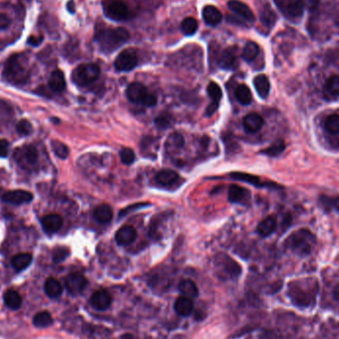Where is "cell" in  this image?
Returning a JSON list of instances; mask_svg holds the SVG:
<instances>
[{
	"instance_id": "obj_13",
	"label": "cell",
	"mask_w": 339,
	"mask_h": 339,
	"mask_svg": "<svg viewBox=\"0 0 339 339\" xmlns=\"http://www.w3.org/2000/svg\"><path fill=\"white\" fill-rule=\"evenodd\" d=\"M33 193L27 190L16 189V190H9L4 193L2 199L5 202L19 205L23 203H29L33 199Z\"/></svg>"
},
{
	"instance_id": "obj_41",
	"label": "cell",
	"mask_w": 339,
	"mask_h": 339,
	"mask_svg": "<svg viewBox=\"0 0 339 339\" xmlns=\"http://www.w3.org/2000/svg\"><path fill=\"white\" fill-rule=\"evenodd\" d=\"M285 148H286V143L283 140H278L275 143H273L270 147L263 150L261 153L270 157H276V156H279L285 150Z\"/></svg>"
},
{
	"instance_id": "obj_18",
	"label": "cell",
	"mask_w": 339,
	"mask_h": 339,
	"mask_svg": "<svg viewBox=\"0 0 339 339\" xmlns=\"http://www.w3.org/2000/svg\"><path fill=\"white\" fill-rule=\"evenodd\" d=\"M41 223L45 232L55 233L61 229L63 219L59 214H48L42 218Z\"/></svg>"
},
{
	"instance_id": "obj_24",
	"label": "cell",
	"mask_w": 339,
	"mask_h": 339,
	"mask_svg": "<svg viewBox=\"0 0 339 339\" xmlns=\"http://www.w3.org/2000/svg\"><path fill=\"white\" fill-rule=\"evenodd\" d=\"M174 308L178 314L182 316H188L193 310V302L191 299L182 296L176 300Z\"/></svg>"
},
{
	"instance_id": "obj_26",
	"label": "cell",
	"mask_w": 339,
	"mask_h": 339,
	"mask_svg": "<svg viewBox=\"0 0 339 339\" xmlns=\"http://www.w3.org/2000/svg\"><path fill=\"white\" fill-rule=\"evenodd\" d=\"M49 86L55 92H61L66 87V78L62 71L56 70L52 73L49 79Z\"/></svg>"
},
{
	"instance_id": "obj_16",
	"label": "cell",
	"mask_w": 339,
	"mask_h": 339,
	"mask_svg": "<svg viewBox=\"0 0 339 339\" xmlns=\"http://www.w3.org/2000/svg\"><path fill=\"white\" fill-rule=\"evenodd\" d=\"M228 7L233 13L237 14V16L242 18L244 21L249 23L254 22L255 16L252 10L245 3L239 1V0H230L228 2Z\"/></svg>"
},
{
	"instance_id": "obj_37",
	"label": "cell",
	"mask_w": 339,
	"mask_h": 339,
	"mask_svg": "<svg viewBox=\"0 0 339 339\" xmlns=\"http://www.w3.org/2000/svg\"><path fill=\"white\" fill-rule=\"evenodd\" d=\"M259 46L254 43V42H248L246 44V46L244 47L243 49V52H242V58L243 60H245L246 62H252L254 61L257 56L259 55Z\"/></svg>"
},
{
	"instance_id": "obj_15",
	"label": "cell",
	"mask_w": 339,
	"mask_h": 339,
	"mask_svg": "<svg viewBox=\"0 0 339 339\" xmlns=\"http://www.w3.org/2000/svg\"><path fill=\"white\" fill-rule=\"evenodd\" d=\"M216 266L221 267L225 274L231 277H237L241 273V268L239 265L227 255L216 256Z\"/></svg>"
},
{
	"instance_id": "obj_2",
	"label": "cell",
	"mask_w": 339,
	"mask_h": 339,
	"mask_svg": "<svg viewBox=\"0 0 339 339\" xmlns=\"http://www.w3.org/2000/svg\"><path fill=\"white\" fill-rule=\"evenodd\" d=\"M130 35L129 32L122 27L98 29L95 33V40L103 53L109 54L125 44Z\"/></svg>"
},
{
	"instance_id": "obj_9",
	"label": "cell",
	"mask_w": 339,
	"mask_h": 339,
	"mask_svg": "<svg viewBox=\"0 0 339 339\" xmlns=\"http://www.w3.org/2000/svg\"><path fill=\"white\" fill-rule=\"evenodd\" d=\"M14 159L20 167L31 169L38 161V152L34 146L24 145L15 150Z\"/></svg>"
},
{
	"instance_id": "obj_46",
	"label": "cell",
	"mask_w": 339,
	"mask_h": 339,
	"mask_svg": "<svg viewBox=\"0 0 339 339\" xmlns=\"http://www.w3.org/2000/svg\"><path fill=\"white\" fill-rule=\"evenodd\" d=\"M68 255H69V251L66 248H57L53 254V260L56 263H60L64 261Z\"/></svg>"
},
{
	"instance_id": "obj_48",
	"label": "cell",
	"mask_w": 339,
	"mask_h": 339,
	"mask_svg": "<svg viewBox=\"0 0 339 339\" xmlns=\"http://www.w3.org/2000/svg\"><path fill=\"white\" fill-rule=\"evenodd\" d=\"M11 24L10 18L3 13H0V30L7 29Z\"/></svg>"
},
{
	"instance_id": "obj_20",
	"label": "cell",
	"mask_w": 339,
	"mask_h": 339,
	"mask_svg": "<svg viewBox=\"0 0 339 339\" xmlns=\"http://www.w3.org/2000/svg\"><path fill=\"white\" fill-rule=\"evenodd\" d=\"M264 125V119L257 113H250L243 119V127L247 133H256Z\"/></svg>"
},
{
	"instance_id": "obj_32",
	"label": "cell",
	"mask_w": 339,
	"mask_h": 339,
	"mask_svg": "<svg viewBox=\"0 0 339 339\" xmlns=\"http://www.w3.org/2000/svg\"><path fill=\"white\" fill-rule=\"evenodd\" d=\"M180 293L187 298L194 299L198 297V288L191 280H183L179 285Z\"/></svg>"
},
{
	"instance_id": "obj_17",
	"label": "cell",
	"mask_w": 339,
	"mask_h": 339,
	"mask_svg": "<svg viewBox=\"0 0 339 339\" xmlns=\"http://www.w3.org/2000/svg\"><path fill=\"white\" fill-rule=\"evenodd\" d=\"M112 302L111 295L105 290H98L94 292L90 298V303L92 307L97 310L107 309Z\"/></svg>"
},
{
	"instance_id": "obj_43",
	"label": "cell",
	"mask_w": 339,
	"mask_h": 339,
	"mask_svg": "<svg viewBox=\"0 0 339 339\" xmlns=\"http://www.w3.org/2000/svg\"><path fill=\"white\" fill-rule=\"evenodd\" d=\"M326 89L332 95H339V75H332L326 81Z\"/></svg>"
},
{
	"instance_id": "obj_11",
	"label": "cell",
	"mask_w": 339,
	"mask_h": 339,
	"mask_svg": "<svg viewBox=\"0 0 339 339\" xmlns=\"http://www.w3.org/2000/svg\"><path fill=\"white\" fill-rule=\"evenodd\" d=\"M87 283L88 282L86 278L79 273H72L65 279L66 288L68 292L73 296H76L82 293L86 288Z\"/></svg>"
},
{
	"instance_id": "obj_49",
	"label": "cell",
	"mask_w": 339,
	"mask_h": 339,
	"mask_svg": "<svg viewBox=\"0 0 339 339\" xmlns=\"http://www.w3.org/2000/svg\"><path fill=\"white\" fill-rule=\"evenodd\" d=\"M43 42V37H35V36H31L29 37L27 43L33 47H37L39 45H41V43Z\"/></svg>"
},
{
	"instance_id": "obj_35",
	"label": "cell",
	"mask_w": 339,
	"mask_h": 339,
	"mask_svg": "<svg viewBox=\"0 0 339 339\" xmlns=\"http://www.w3.org/2000/svg\"><path fill=\"white\" fill-rule=\"evenodd\" d=\"M236 99L243 105H249L252 101V93L246 84H240L234 91Z\"/></svg>"
},
{
	"instance_id": "obj_7",
	"label": "cell",
	"mask_w": 339,
	"mask_h": 339,
	"mask_svg": "<svg viewBox=\"0 0 339 339\" xmlns=\"http://www.w3.org/2000/svg\"><path fill=\"white\" fill-rule=\"evenodd\" d=\"M104 13L107 18L113 21H125L133 17V12L129 5L122 0H115L109 3L105 7Z\"/></svg>"
},
{
	"instance_id": "obj_22",
	"label": "cell",
	"mask_w": 339,
	"mask_h": 339,
	"mask_svg": "<svg viewBox=\"0 0 339 339\" xmlns=\"http://www.w3.org/2000/svg\"><path fill=\"white\" fill-rule=\"evenodd\" d=\"M202 17L205 23L209 26H216L222 20L221 12L212 5H207L202 9Z\"/></svg>"
},
{
	"instance_id": "obj_55",
	"label": "cell",
	"mask_w": 339,
	"mask_h": 339,
	"mask_svg": "<svg viewBox=\"0 0 339 339\" xmlns=\"http://www.w3.org/2000/svg\"><path fill=\"white\" fill-rule=\"evenodd\" d=\"M67 8H68V11L70 13H75V2L73 1V0H71V1L68 2Z\"/></svg>"
},
{
	"instance_id": "obj_38",
	"label": "cell",
	"mask_w": 339,
	"mask_h": 339,
	"mask_svg": "<svg viewBox=\"0 0 339 339\" xmlns=\"http://www.w3.org/2000/svg\"><path fill=\"white\" fill-rule=\"evenodd\" d=\"M260 19H261V22L263 23V25L267 26L268 28H271L275 25L277 17H276L275 12L271 9V7L269 5H267L263 8L261 15H260Z\"/></svg>"
},
{
	"instance_id": "obj_4",
	"label": "cell",
	"mask_w": 339,
	"mask_h": 339,
	"mask_svg": "<svg viewBox=\"0 0 339 339\" xmlns=\"http://www.w3.org/2000/svg\"><path fill=\"white\" fill-rule=\"evenodd\" d=\"M316 292L317 287H314L307 291L303 288L302 281H297L290 284L288 295L297 306L307 307L313 303Z\"/></svg>"
},
{
	"instance_id": "obj_14",
	"label": "cell",
	"mask_w": 339,
	"mask_h": 339,
	"mask_svg": "<svg viewBox=\"0 0 339 339\" xmlns=\"http://www.w3.org/2000/svg\"><path fill=\"white\" fill-rule=\"evenodd\" d=\"M207 94L211 98V103L207 106L206 111H205V114L207 116H210V115L213 114V113L218 108L219 102H220L221 97H222V90H221L220 86L217 83L211 81L207 85Z\"/></svg>"
},
{
	"instance_id": "obj_23",
	"label": "cell",
	"mask_w": 339,
	"mask_h": 339,
	"mask_svg": "<svg viewBox=\"0 0 339 339\" xmlns=\"http://www.w3.org/2000/svg\"><path fill=\"white\" fill-rule=\"evenodd\" d=\"M277 228V218L274 215H270L262 220L257 226V232L263 237L271 235Z\"/></svg>"
},
{
	"instance_id": "obj_3",
	"label": "cell",
	"mask_w": 339,
	"mask_h": 339,
	"mask_svg": "<svg viewBox=\"0 0 339 339\" xmlns=\"http://www.w3.org/2000/svg\"><path fill=\"white\" fill-rule=\"evenodd\" d=\"M315 242V236L309 230L301 229L295 231L287 238L285 246L297 255L303 257L310 254Z\"/></svg>"
},
{
	"instance_id": "obj_12",
	"label": "cell",
	"mask_w": 339,
	"mask_h": 339,
	"mask_svg": "<svg viewBox=\"0 0 339 339\" xmlns=\"http://www.w3.org/2000/svg\"><path fill=\"white\" fill-rule=\"evenodd\" d=\"M219 68L223 70H233L237 67L236 48H228L222 51L217 59Z\"/></svg>"
},
{
	"instance_id": "obj_31",
	"label": "cell",
	"mask_w": 339,
	"mask_h": 339,
	"mask_svg": "<svg viewBox=\"0 0 339 339\" xmlns=\"http://www.w3.org/2000/svg\"><path fill=\"white\" fill-rule=\"evenodd\" d=\"M183 146L184 138L179 133L171 134L165 143V148L168 153H177L183 148Z\"/></svg>"
},
{
	"instance_id": "obj_19",
	"label": "cell",
	"mask_w": 339,
	"mask_h": 339,
	"mask_svg": "<svg viewBox=\"0 0 339 339\" xmlns=\"http://www.w3.org/2000/svg\"><path fill=\"white\" fill-rule=\"evenodd\" d=\"M137 237V231L133 226L126 225L121 227L115 234V240L119 245H129Z\"/></svg>"
},
{
	"instance_id": "obj_21",
	"label": "cell",
	"mask_w": 339,
	"mask_h": 339,
	"mask_svg": "<svg viewBox=\"0 0 339 339\" xmlns=\"http://www.w3.org/2000/svg\"><path fill=\"white\" fill-rule=\"evenodd\" d=\"M230 177L234 180H238V181H241V182H244V183H247V184H250V185H253L255 187H259V188H262V187H273V188H279L278 185L276 184H271V183H264L260 180V178L256 177V176H253V175H250V174H246V173H239V172H236V173H232L230 174Z\"/></svg>"
},
{
	"instance_id": "obj_45",
	"label": "cell",
	"mask_w": 339,
	"mask_h": 339,
	"mask_svg": "<svg viewBox=\"0 0 339 339\" xmlns=\"http://www.w3.org/2000/svg\"><path fill=\"white\" fill-rule=\"evenodd\" d=\"M121 162L125 165H131L135 161V154L133 150L129 148H124L120 151Z\"/></svg>"
},
{
	"instance_id": "obj_39",
	"label": "cell",
	"mask_w": 339,
	"mask_h": 339,
	"mask_svg": "<svg viewBox=\"0 0 339 339\" xmlns=\"http://www.w3.org/2000/svg\"><path fill=\"white\" fill-rule=\"evenodd\" d=\"M197 28H198L197 21L192 17H188V18L184 19L182 22V25H181L182 32L187 36L193 35L196 32Z\"/></svg>"
},
{
	"instance_id": "obj_54",
	"label": "cell",
	"mask_w": 339,
	"mask_h": 339,
	"mask_svg": "<svg viewBox=\"0 0 339 339\" xmlns=\"http://www.w3.org/2000/svg\"><path fill=\"white\" fill-rule=\"evenodd\" d=\"M332 297L336 301H339V284L334 287L332 292Z\"/></svg>"
},
{
	"instance_id": "obj_50",
	"label": "cell",
	"mask_w": 339,
	"mask_h": 339,
	"mask_svg": "<svg viewBox=\"0 0 339 339\" xmlns=\"http://www.w3.org/2000/svg\"><path fill=\"white\" fill-rule=\"evenodd\" d=\"M319 0H301V3L302 6L307 7V8H313L317 5Z\"/></svg>"
},
{
	"instance_id": "obj_28",
	"label": "cell",
	"mask_w": 339,
	"mask_h": 339,
	"mask_svg": "<svg viewBox=\"0 0 339 339\" xmlns=\"http://www.w3.org/2000/svg\"><path fill=\"white\" fill-rule=\"evenodd\" d=\"M3 301H4L5 305L12 310L18 309L22 304V298L20 294L17 291L11 290V289L7 290L4 293Z\"/></svg>"
},
{
	"instance_id": "obj_34",
	"label": "cell",
	"mask_w": 339,
	"mask_h": 339,
	"mask_svg": "<svg viewBox=\"0 0 339 339\" xmlns=\"http://www.w3.org/2000/svg\"><path fill=\"white\" fill-rule=\"evenodd\" d=\"M94 217L100 223H108L113 217L112 208L107 204H101L95 208Z\"/></svg>"
},
{
	"instance_id": "obj_1",
	"label": "cell",
	"mask_w": 339,
	"mask_h": 339,
	"mask_svg": "<svg viewBox=\"0 0 339 339\" xmlns=\"http://www.w3.org/2000/svg\"><path fill=\"white\" fill-rule=\"evenodd\" d=\"M3 77L12 84H24L30 76L28 59L23 54L12 55L3 68Z\"/></svg>"
},
{
	"instance_id": "obj_29",
	"label": "cell",
	"mask_w": 339,
	"mask_h": 339,
	"mask_svg": "<svg viewBox=\"0 0 339 339\" xmlns=\"http://www.w3.org/2000/svg\"><path fill=\"white\" fill-rule=\"evenodd\" d=\"M253 82L259 96L261 98H266L269 95L270 88H271L269 78L265 75H259L254 78Z\"/></svg>"
},
{
	"instance_id": "obj_51",
	"label": "cell",
	"mask_w": 339,
	"mask_h": 339,
	"mask_svg": "<svg viewBox=\"0 0 339 339\" xmlns=\"http://www.w3.org/2000/svg\"><path fill=\"white\" fill-rule=\"evenodd\" d=\"M156 124L160 127V128H165L170 124L169 119H166L164 116H160L157 120H156Z\"/></svg>"
},
{
	"instance_id": "obj_52",
	"label": "cell",
	"mask_w": 339,
	"mask_h": 339,
	"mask_svg": "<svg viewBox=\"0 0 339 339\" xmlns=\"http://www.w3.org/2000/svg\"><path fill=\"white\" fill-rule=\"evenodd\" d=\"M228 21L230 22V23H234V24H237V25H244V21L243 20H241V18H236L234 15H231V16H229L228 18Z\"/></svg>"
},
{
	"instance_id": "obj_42",
	"label": "cell",
	"mask_w": 339,
	"mask_h": 339,
	"mask_svg": "<svg viewBox=\"0 0 339 339\" xmlns=\"http://www.w3.org/2000/svg\"><path fill=\"white\" fill-rule=\"evenodd\" d=\"M52 147H53V150L54 152L56 153V155L61 158V159H67L69 157V154H70V150L69 148L63 144L62 142L60 141H53L52 142Z\"/></svg>"
},
{
	"instance_id": "obj_40",
	"label": "cell",
	"mask_w": 339,
	"mask_h": 339,
	"mask_svg": "<svg viewBox=\"0 0 339 339\" xmlns=\"http://www.w3.org/2000/svg\"><path fill=\"white\" fill-rule=\"evenodd\" d=\"M324 128L330 134H339V115L328 116L324 121Z\"/></svg>"
},
{
	"instance_id": "obj_33",
	"label": "cell",
	"mask_w": 339,
	"mask_h": 339,
	"mask_svg": "<svg viewBox=\"0 0 339 339\" xmlns=\"http://www.w3.org/2000/svg\"><path fill=\"white\" fill-rule=\"evenodd\" d=\"M179 180V175L172 170H162L156 175V182L161 186H171Z\"/></svg>"
},
{
	"instance_id": "obj_44",
	"label": "cell",
	"mask_w": 339,
	"mask_h": 339,
	"mask_svg": "<svg viewBox=\"0 0 339 339\" xmlns=\"http://www.w3.org/2000/svg\"><path fill=\"white\" fill-rule=\"evenodd\" d=\"M16 129H17V132L20 134V135H23V136H27L29 135L31 132H32V124L26 120V119H22L18 122L17 126H16Z\"/></svg>"
},
{
	"instance_id": "obj_10",
	"label": "cell",
	"mask_w": 339,
	"mask_h": 339,
	"mask_svg": "<svg viewBox=\"0 0 339 339\" xmlns=\"http://www.w3.org/2000/svg\"><path fill=\"white\" fill-rule=\"evenodd\" d=\"M138 65L137 54L131 50L127 49L122 51L116 58L114 62V67L118 72H129L132 71Z\"/></svg>"
},
{
	"instance_id": "obj_8",
	"label": "cell",
	"mask_w": 339,
	"mask_h": 339,
	"mask_svg": "<svg viewBox=\"0 0 339 339\" xmlns=\"http://www.w3.org/2000/svg\"><path fill=\"white\" fill-rule=\"evenodd\" d=\"M274 3L289 20L297 21L303 14V6L299 0H274Z\"/></svg>"
},
{
	"instance_id": "obj_27",
	"label": "cell",
	"mask_w": 339,
	"mask_h": 339,
	"mask_svg": "<svg viewBox=\"0 0 339 339\" xmlns=\"http://www.w3.org/2000/svg\"><path fill=\"white\" fill-rule=\"evenodd\" d=\"M250 192L239 186H231L228 190V199L231 202H244L249 199Z\"/></svg>"
},
{
	"instance_id": "obj_36",
	"label": "cell",
	"mask_w": 339,
	"mask_h": 339,
	"mask_svg": "<svg viewBox=\"0 0 339 339\" xmlns=\"http://www.w3.org/2000/svg\"><path fill=\"white\" fill-rule=\"evenodd\" d=\"M52 323H53V317L48 311L38 312L33 317V324L36 327L44 328V327L50 326Z\"/></svg>"
},
{
	"instance_id": "obj_5",
	"label": "cell",
	"mask_w": 339,
	"mask_h": 339,
	"mask_svg": "<svg viewBox=\"0 0 339 339\" xmlns=\"http://www.w3.org/2000/svg\"><path fill=\"white\" fill-rule=\"evenodd\" d=\"M126 95L131 102L142 104L144 106L151 107L157 103V96L153 93H150L146 86L140 82H133L129 84L126 89Z\"/></svg>"
},
{
	"instance_id": "obj_47",
	"label": "cell",
	"mask_w": 339,
	"mask_h": 339,
	"mask_svg": "<svg viewBox=\"0 0 339 339\" xmlns=\"http://www.w3.org/2000/svg\"><path fill=\"white\" fill-rule=\"evenodd\" d=\"M9 153V143L5 139L0 140V157L6 158Z\"/></svg>"
},
{
	"instance_id": "obj_53",
	"label": "cell",
	"mask_w": 339,
	"mask_h": 339,
	"mask_svg": "<svg viewBox=\"0 0 339 339\" xmlns=\"http://www.w3.org/2000/svg\"><path fill=\"white\" fill-rule=\"evenodd\" d=\"M330 203H331V207H334L336 210L339 211V196L336 197H330Z\"/></svg>"
},
{
	"instance_id": "obj_6",
	"label": "cell",
	"mask_w": 339,
	"mask_h": 339,
	"mask_svg": "<svg viewBox=\"0 0 339 339\" xmlns=\"http://www.w3.org/2000/svg\"><path fill=\"white\" fill-rule=\"evenodd\" d=\"M100 75V68L95 64H82L75 69L72 75L73 81L80 86L95 81Z\"/></svg>"
},
{
	"instance_id": "obj_30",
	"label": "cell",
	"mask_w": 339,
	"mask_h": 339,
	"mask_svg": "<svg viewBox=\"0 0 339 339\" xmlns=\"http://www.w3.org/2000/svg\"><path fill=\"white\" fill-rule=\"evenodd\" d=\"M32 260L33 257L30 253H20L11 259V265L17 272H20L28 268L31 265Z\"/></svg>"
},
{
	"instance_id": "obj_56",
	"label": "cell",
	"mask_w": 339,
	"mask_h": 339,
	"mask_svg": "<svg viewBox=\"0 0 339 339\" xmlns=\"http://www.w3.org/2000/svg\"><path fill=\"white\" fill-rule=\"evenodd\" d=\"M120 339H134V338H133V336L131 334H124V335L121 336Z\"/></svg>"
},
{
	"instance_id": "obj_25",
	"label": "cell",
	"mask_w": 339,
	"mask_h": 339,
	"mask_svg": "<svg viewBox=\"0 0 339 339\" xmlns=\"http://www.w3.org/2000/svg\"><path fill=\"white\" fill-rule=\"evenodd\" d=\"M44 290L46 295L51 299H57L63 294V286L55 278H49L46 280Z\"/></svg>"
}]
</instances>
